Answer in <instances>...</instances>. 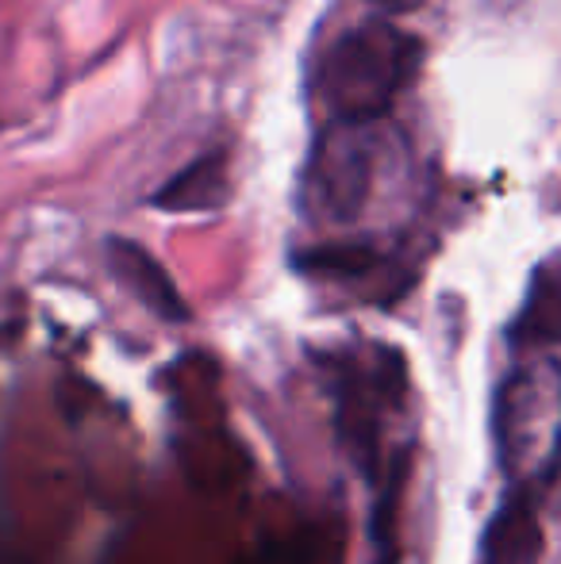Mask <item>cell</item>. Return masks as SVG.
I'll return each mask as SVG.
<instances>
[{"mask_svg": "<svg viewBox=\"0 0 561 564\" xmlns=\"http://www.w3.org/2000/svg\"><path fill=\"white\" fill-rule=\"evenodd\" d=\"M423 62V43L389 20H366L346 31L320 66V97L335 119H381L412 85Z\"/></svg>", "mask_w": 561, "mask_h": 564, "instance_id": "6da1fadb", "label": "cell"}, {"mask_svg": "<svg viewBox=\"0 0 561 564\" xmlns=\"http://www.w3.org/2000/svg\"><path fill=\"white\" fill-rule=\"evenodd\" d=\"M385 162V123L381 119H331L312 147L308 162V200L315 216L350 224L366 212Z\"/></svg>", "mask_w": 561, "mask_h": 564, "instance_id": "7a4b0ae2", "label": "cell"}, {"mask_svg": "<svg viewBox=\"0 0 561 564\" xmlns=\"http://www.w3.org/2000/svg\"><path fill=\"white\" fill-rule=\"evenodd\" d=\"M554 476L516 480L481 538V564H539L542 557V491Z\"/></svg>", "mask_w": 561, "mask_h": 564, "instance_id": "3957f363", "label": "cell"}, {"mask_svg": "<svg viewBox=\"0 0 561 564\" xmlns=\"http://www.w3.org/2000/svg\"><path fill=\"white\" fill-rule=\"evenodd\" d=\"M108 269H112L116 281H120L150 315H158V319H165V323L188 319V304L181 300L177 284L158 265L154 253L142 250L139 242H131V238H112V242H108Z\"/></svg>", "mask_w": 561, "mask_h": 564, "instance_id": "277c9868", "label": "cell"}, {"mask_svg": "<svg viewBox=\"0 0 561 564\" xmlns=\"http://www.w3.org/2000/svg\"><path fill=\"white\" fill-rule=\"evenodd\" d=\"M227 200V154H204L154 196L165 212H212Z\"/></svg>", "mask_w": 561, "mask_h": 564, "instance_id": "5b68a950", "label": "cell"}, {"mask_svg": "<svg viewBox=\"0 0 561 564\" xmlns=\"http://www.w3.org/2000/svg\"><path fill=\"white\" fill-rule=\"evenodd\" d=\"M400 491H404V453H397L377 491L374 511V545L377 564H397V519H400Z\"/></svg>", "mask_w": 561, "mask_h": 564, "instance_id": "8992f818", "label": "cell"}, {"mask_svg": "<svg viewBox=\"0 0 561 564\" xmlns=\"http://www.w3.org/2000/svg\"><path fill=\"white\" fill-rule=\"evenodd\" d=\"M377 265V253L366 246H323L300 258V269L320 276H362Z\"/></svg>", "mask_w": 561, "mask_h": 564, "instance_id": "52a82bcc", "label": "cell"}, {"mask_svg": "<svg viewBox=\"0 0 561 564\" xmlns=\"http://www.w3.org/2000/svg\"><path fill=\"white\" fill-rule=\"evenodd\" d=\"M377 8H385V12H412V8H420L423 0H374Z\"/></svg>", "mask_w": 561, "mask_h": 564, "instance_id": "ba28073f", "label": "cell"}]
</instances>
